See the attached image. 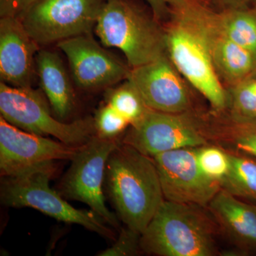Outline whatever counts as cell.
Returning <instances> with one entry per match:
<instances>
[{
	"label": "cell",
	"instance_id": "obj_1",
	"mask_svg": "<svg viewBox=\"0 0 256 256\" xmlns=\"http://www.w3.org/2000/svg\"><path fill=\"white\" fill-rule=\"evenodd\" d=\"M105 180L120 220L142 234L164 201L152 158L120 142L108 160Z\"/></svg>",
	"mask_w": 256,
	"mask_h": 256
},
{
	"label": "cell",
	"instance_id": "obj_2",
	"mask_svg": "<svg viewBox=\"0 0 256 256\" xmlns=\"http://www.w3.org/2000/svg\"><path fill=\"white\" fill-rule=\"evenodd\" d=\"M204 208L164 200L141 234V250L159 256L216 255L220 229Z\"/></svg>",
	"mask_w": 256,
	"mask_h": 256
},
{
	"label": "cell",
	"instance_id": "obj_3",
	"mask_svg": "<svg viewBox=\"0 0 256 256\" xmlns=\"http://www.w3.org/2000/svg\"><path fill=\"white\" fill-rule=\"evenodd\" d=\"M95 30L102 45L124 54L131 68L168 55L166 33L130 0H106Z\"/></svg>",
	"mask_w": 256,
	"mask_h": 256
},
{
	"label": "cell",
	"instance_id": "obj_4",
	"mask_svg": "<svg viewBox=\"0 0 256 256\" xmlns=\"http://www.w3.org/2000/svg\"><path fill=\"white\" fill-rule=\"evenodd\" d=\"M56 163L30 170L15 178H3L0 188L2 204L11 208H32L54 220L77 224L104 238L114 240L110 226L94 210H78L50 188L56 174Z\"/></svg>",
	"mask_w": 256,
	"mask_h": 256
},
{
	"label": "cell",
	"instance_id": "obj_5",
	"mask_svg": "<svg viewBox=\"0 0 256 256\" xmlns=\"http://www.w3.org/2000/svg\"><path fill=\"white\" fill-rule=\"evenodd\" d=\"M44 97L32 87H15L0 82V112L10 124L26 132L52 136L70 146H82L96 134L94 120H60L52 114Z\"/></svg>",
	"mask_w": 256,
	"mask_h": 256
},
{
	"label": "cell",
	"instance_id": "obj_6",
	"mask_svg": "<svg viewBox=\"0 0 256 256\" xmlns=\"http://www.w3.org/2000/svg\"><path fill=\"white\" fill-rule=\"evenodd\" d=\"M196 24L188 25L185 18L166 33L168 56L182 74L217 110L228 106V94L220 84L214 66L204 34Z\"/></svg>",
	"mask_w": 256,
	"mask_h": 256
},
{
	"label": "cell",
	"instance_id": "obj_7",
	"mask_svg": "<svg viewBox=\"0 0 256 256\" xmlns=\"http://www.w3.org/2000/svg\"><path fill=\"white\" fill-rule=\"evenodd\" d=\"M106 0H38L18 18L38 45L86 34L96 28Z\"/></svg>",
	"mask_w": 256,
	"mask_h": 256
},
{
	"label": "cell",
	"instance_id": "obj_8",
	"mask_svg": "<svg viewBox=\"0 0 256 256\" xmlns=\"http://www.w3.org/2000/svg\"><path fill=\"white\" fill-rule=\"evenodd\" d=\"M119 143L118 140L104 139L95 134L72 160L58 188L64 198L86 204L116 228H119L118 220L106 206L102 185L108 160Z\"/></svg>",
	"mask_w": 256,
	"mask_h": 256
},
{
	"label": "cell",
	"instance_id": "obj_9",
	"mask_svg": "<svg viewBox=\"0 0 256 256\" xmlns=\"http://www.w3.org/2000/svg\"><path fill=\"white\" fill-rule=\"evenodd\" d=\"M210 132L184 114H166L148 109L131 124L122 142L150 158L186 148L210 144Z\"/></svg>",
	"mask_w": 256,
	"mask_h": 256
},
{
	"label": "cell",
	"instance_id": "obj_10",
	"mask_svg": "<svg viewBox=\"0 0 256 256\" xmlns=\"http://www.w3.org/2000/svg\"><path fill=\"white\" fill-rule=\"evenodd\" d=\"M84 146V144H82ZM26 132L0 117V173L15 178L58 160H72L82 146Z\"/></svg>",
	"mask_w": 256,
	"mask_h": 256
},
{
	"label": "cell",
	"instance_id": "obj_11",
	"mask_svg": "<svg viewBox=\"0 0 256 256\" xmlns=\"http://www.w3.org/2000/svg\"><path fill=\"white\" fill-rule=\"evenodd\" d=\"M196 149L181 148L153 156L165 200L206 208L220 191V183L200 169Z\"/></svg>",
	"mask_w": 256,
	"mask_h": 256
},
{
	"label": "cell",
	"instance_id": "obj_12",
	"mask_svg": "<svg viewBox=\"0 0 256 256\" xmlns=\"http://www.w3.org/2000/svg\"><path fill=\"white\" fill-rule=\"evenodd\" d=\"M57 46L68 58L76 84L84 90L110 86L128 79L130 70L107 52L90 33L67 38Z\"/></svg>",
	"mask_w": 256,
	"mask_h": 256
},
{
	"label": "cell",
	"instance_id": "obj_13",
	"mask_svg": "<svg viewBox=\"0 0 256 256\" xmlns=\"http://www.w3.org/2000/svg\"><path fill=\"white\" fill-rule=\"evenodd\" d=\"M176 70L166 55L131 68L127 80L148 109L184 114L190 108V96Z\"/></svg>",
	"mask_w": 256,
	"mask_h": 256
},
{
	"label": "cell",
	"instance_id": "obj_14",
	"mask_svg": "<svg viewBox=\"0 0 256 256\" xmlns=\"http://www.w3.org/2000/svg\"><path fill=\"white\" fill-rule=\"evenodd\" d=\"M38 44L18 16L0 20V77L15 87H32Z\"/></svg>",
	"mask_w": 256,
	"mask_h": 256
},
{
	"label": "cell",
	"instance_id": "obj_15",
	"mask_svg": "<svg viewBox=\"0 0 256 256\" xmlns=\"http://www.w3.org/2000/svg\"><path fill=\"white\" fill-rule=\"evenodd\" d=\"M206 208L220 230L240 252H256V205L220 188Z\"/></svg>",
	"mask_w": 256,
	"mask_h": 256
},
{
	"label": "cell",
	"instance_id": "obj_16",
	"mask_svg": "<svg viewBox=\"0 0 256 256\" xmlns=\"http://www.w3.org/2000/svg\"><path fill=\"white\" fill-rule=\"evenodd\" d=\"M36 72L55 117L65 120L75 108V94L60 56L52 50H38Z\"/></svg>",
	"mask_w": 256,
	"mask_h": 256
},
{
	"label": "cell",
	"instance_id": "obj_17",
	"mask_svg": "<svg viewBox=\"0 0 256 256\" xmlns=\"http://www.w3.org/2000/svg\"><path fill=\"white\" fill-rule=\"evenodd\" d=\"M197 22L206 38L212 62L217 74L227 82L238 84L252 75L256 66V56L232 40Z\"/></svg>",
	"mask_w": 256,
	"mask_h": 256
},
{
	"label": "cell",
	"instance_id": "obj_18",
	"mask_svg": "<svg viewBox=\"0 0 256 256\" xmlns=\"http://www.w3.org/2000/svg\"><path fill=\"white\" fill-rule=\"evenodd\" d=\"M229 170L220 188L242 201L256 205V158L240 152H228Z\"/></svg>",
	"mask_w": 256,
	"mask_h": 256
},
{
	"label": "cell",
	"instance_id": "obj_19",
	"mask_svg": "<svg viewBox=\"0 0 256 256\" xmlns=\"http://www.w3.org/2000/svg\"><path fill=\"white\" fill-rule=\"evenodd\" d=\"M216 22L217 31L256 56V11L227 10Z\"/></svg>",
	"mask_w": 256,
	"mask_h": 256
},
{
	"label": "cell",
	"instance_id": "obj_20",
	"mask_svg": "<svg viewBox=\"0 0 256 256\" xmlns=\"http://www.w3.org/2000/svg\"><path fill=\"white\" fill-rule=\"evenodd\" d=\"M232 119L230 126L210 133V139L256 158V120Z\"/></svg>",
	"mask_w": 256,
	"mask_h": 256
},
{
	"label": "cell",
	"instance_id": "obj_21",
	"mask_svg": "<svg viewBox=\"0 0 256 256\" xmlns=\"http://www.w3.org/2000/svg\"><path fill=\"white\" fill-rule=\"evenodd\" d=\"M228 106L232 118L256 120V78L249 76L234 85L232 94H228Z\"/></svg>",
	"mask_w": 256,
	"mask_h": 256
},
{
	"label": "cell",
	"instance_id": "obj_22",
	"mask_svg": "<svg viewBox=\"0 0 256 256\" xmlns=\"http://www.w3.org/2000/svg\"><path fill=\"white\" fill-rule=\"evenodd\" d=\"M107 104L127 120L130 124L138 122L148 110L142 99L129 82L111 90Z\"/></svg>",
	"mask_w": 256,
	"mask_h": 256
},
{
	"label": "cell",
	"instance_id": "obj_23",
	"mask_svg": "<svg viewBox=\"0 0 256 256\" xmlns=\"http://www.w3.org/2000/svg\"><path fill=\"white\" fill-rule=\"evenodd\" d=\"M196 158L202 172L210 180L220 183L228 173V152L220 146L208 144L197 148Z\"/></svg>",
	"mask_w": 256,
	"mask_h": 256
},
{
	"label": "cell",
	"instance_id": "obj_24",
	"mask_svg": "<svg viewBox=\"0 0 256 256\" xmlns=\"http://www.w3.org/2000/svg\"><path fill=\"white\" fill-rule=\"evenodd\" d=\"M96 134L104 139L118 140L130 122L108 104L102 106L94 119Z\"/></svg>",
	"mask_w": 256,
	"mask_h": 256
},
{
	"label": "cell",
	"instance_id": "obj_25",
	"mask_svg": "<svg viewBox=\"0 0 256 256\" xmlns=\"http://www.w3.org/2000/svg\"><path fill=\"white\" fill-rule=\"evenodd\" d=\"M141 234L126 227L121 230L118 238L112 246L98 254L100 256H136L141 250Z\"/></svg>",
	"mask_w": 256,
	"mask_h": 256
},
{
	"label": "cell",
	"instance_id": "obj_26",
	"mask_svg": "<svg viewBox=\"0 0 256 256\" xmlns=\"http://www.w3.org/2000/svg\"><path fill=\"white\" fill-rule=\"evenodd\" d=\"M150 6L153 16L156 20H163L166 18L170 12V8L166 0H146Z\"/></svg>",
	"mask_w": 256,
	"mask_h": 256
},
{
	"label": "cell",
	"instance_id": "obj_27",
	"mask_svg": "<svg viewBox=\"0 0 256 256\" xmlns=\"http://www.w3.org/2000/svg\"><path fill=\"white\" fill-rule=\"evenodd\" d=\"M0 16L1 18L18 16L14 0H0Z\"/></svg>",
	"mask_w": 256,
	"mask_h": 256
},
{
	"label": "cell",
	"instance_id": "obj_28",
	"mask_svg": "<svg viewBox=\"0 0 256 256\" xmlns=\"http://www.w3.org/2000/svg\"><path fill=\"white\" fill-rule=\"evenodd\" d=\"M37 1L38 0H14L16 10H18V16L22 14L24 12L26 11L31 5Z\"/></svg>",
	"mask_w": 256,
	"mask_h": 256
},
{
	"label": "cell",
	"instance_id": "obj_29",
	"mask_svg": "<svg viewBox=\"0 0 256 256\" xmlns=\"http://www.w3.org/2000/svg\"><path fill=\"white\" fill-rule=\"evenodd\" d=\"M227 10L245 8L247 0H220Z\"/></svg>",
	"mask_w": 256,
	"mask_h": 256
},
{
	"label": "cell",
	"instance_id": "obj_30",
	"mask_svg": "<svg viewBox=\"0 0 256 256\" xmlns=\"http://www.w3.org/2000/svg\"><path fill=\"white\" fill-rule=\"evenodd\" d=\"M250 77H254V78H256V66L255 67V68H254V72H252V75L250 76Z\"/></svg>",
	"mask_w": 256,
	"mask_h": 256
},
{
	"label": "cell",
	"instance_id": "obj_31",
	"mask_svg": "<svg viewBox=\"0 0 256 256\" xmlns=\"http://www.w3.org/2000/svg\"><path fill=\"white\" fill-rule=\"evenodd\" d=\"M252 1H254V2H255V4H256V0H252Z\"/></svg>",
	"mask_w": 256,
	"mask_h": 256
},
{
	"label": "cell",
	"instance_id": "obj_32",
	"mask_svg": "<svg viewBox=\"0 0 256 256\" xmlns=\"http://www.w3.org/2000/svg\"></svg>",
	"mask_w": 256,
	"mask_h": 256
}]
</instances>
